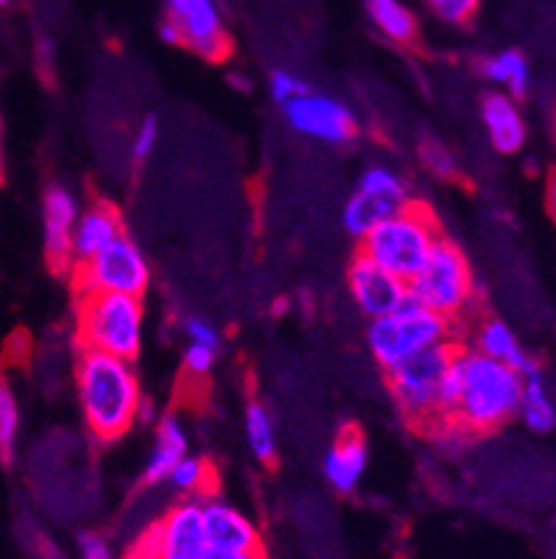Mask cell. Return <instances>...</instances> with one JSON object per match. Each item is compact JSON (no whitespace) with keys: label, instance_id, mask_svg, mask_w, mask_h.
<instances>
[{"label":"cell","instance_id":"cell-28","mask_svg":"<svg viewBox=\"0 0 556 559\" xmlns=\"http://www.w3.org/2000/svg\"><path fill=\"white\" fill-rule=\"evenodd\" d=\"M421 3L428 12L435 14L440 23L448 25L471 23L478 14V7H482V0H421Z\"/></svg>","mask_w":556,"mask_h":559},{"label":"cell","instance_id":"cell-26","mask_svg":"<svg viewBox=\"0 0 556 559\" xmlns=\"http://www.w3.org/2000/svg\"><path fill=\"white\" fill-rule=\"evenodd\" d=\"M20 431H23V406L17 388L9 376L0 373V462L17 460Z\"/></svg>","mask_w":556,"mask_h":559},{"label":"cell","instance_id":"cell-29","mask_svg":"<svg viewBox=\"0 0 556 559\" xmlns=\"http://www.w3.org/2000/svg\"><path fill=\"white\" fill-rule=\"evenodd\" d=\"M75 559H120L117 548L98 528H81L75 535Z\"/></svg>","mask_w":556,"mask_h":559},{"label":"cell","instance_id":"cell-2","mask_svg":"<svg viewBox=\"0 0 556 559\" xmlns=\"http://www.w3.org/2000/svg\"><path fill=\"white\" fill-rule=\"evenodd\" d=\"M73 390L81 424L100 445L122 440L140 424L145 412V390L131 359L79 348L73 365Z\"/></svg>","mask_w":556,"mask_h":559},{"label":"cell","instance_id":"cell-39","mask_svg":"<svg viewBox=\"0 0 556 559\" xmlns=\"http://www.w3.org/2000/svg\"><path fill=\"white\" fill-rule=\"evenodd\" d=\"M554 526H556V510H554Z\"/></svg>","mask_w":556,"mask_h":559},{"label":"cell","instance_id":"cell-18","mask_svg":"<svg viewBox=\"0 0 556 559\" xmlns=\"http://www.w3.org/2000/svg\"><path fill=\"white\" fill-rule=\"evenodd\" d=\"M192 437L187 420L178 412H162L153 426V443L142 465V485H165L178 460L190 454Z\"/></svg>","mask_w":556,"mask_h":559},{"label":"cell","instance_id":"cell-6","mask_svg":"<svg viewBox=\"0 0 556 559\" xmlns=\"http://www.w3.org/2000/svg\"><path fill=\"white\" fill-rule=\"evenodd\" d=\"M406 289L412 301L442 314L453 326L465 323L476 309L478 284L473 276V264L451 237L437 242L417 276L406 282Z\"/></svg>","mask_w":556,"mask_h":559},{"label":"cell","instance_id":"cell-8","mask_svg":"<svg viewBox=\"0 0 556 559\" xmlns=\"http://www.w3.org/2000/svg\"><path fill=\"white\" fill-rule=\"evenodd\" d=\"M70 278H73L75 296L81 293H120V296L145 298L153 282V271L151 259L145 257L140 242L131 240L129 234H120L104 251L75 264Z\"/></svg>","mask_w":556,"mask_h":559},{"label":"cell","instance_id":"cell-7","mask_svg":"<svg viewBox=\"0 0 556 559\" xmlns=\"http://www.w3.org/2000/svg\"><path fill=\"white\" fill-rule=\"evenodd\" d=\"M367 350L381 370H392L426 348L457 340V326L442 314L421 307L410 298L395 312L367 320Z\"/></svg>","mask_w":556,"mask_h":559},{"label":"cell","instance_id":"cell-33","mask_svg":"<svg viewBox=\"0 0 556 559\" xmlns=\"http://www.w3.org/2000/svg\"><path fill=\"white\" fill-rule=\"evenodd\" d=\"M545 215H548V221L556 226V170L548 173V179H545Z\"/></svg>","mask_w":556,"mask_h":559},{"label":"cell","instance_id":"cell-38","mask_svg":"<svg viewBox=\"0 0 556 559\" xmlns=\"http://www.w3.org/2000/svg\"><path fill=\"white\" fill-rule=\"evenodd\" d=\"M9 3H12V0H0V9H7Z\"/></svg>","mask_w":556,"mask_h":559},{"label":"cell","instance_id":"cell-34","mask_svg":"<svg viewBox=\"0 0 556 559\" xmlns=\"http://www.w3.org/2000/svg\"><path fill=\"white\" fill-rule=\"evenodd\" d=\"M122 559H165V557L156 551H151V548H142V546H137V543H131V546L122 551Z\"/></svg>","mask_w":556,"mask_h":559},{"label":"cell","instance_id":"cell-21","mask_svg":"<svg viewBox=\"0 0 556 559\" xmlns=\"http://www.w3.org/2000/svg\"><path fill=\"white\" fill-rule=\"evenodd\" d=\"M478 73L493 90L507 93L512 98H527L532 90V64H529L527 53L518 48H501L487 53L478 62Z\"/></svg>","mask_w":556,"mask_h":559},{"label":"cell","instance_id":"cell-22","mask_svg":"<svg viewBox=\"0 0 556 559\" xmlns=\"http://www.w3.org/2000/svg\"><path fill=\"white\" fill-rule=\"evenodd\" d=\"M365 12L370 25L398 48H412L421 34L415 9L406 0H365Z\"/></svg>","mask_w":556,"mask_h":559},{"label":"cell","instance_id":"cell-15","mask_svg":"<svg viewBox=\"0 0 556 559\" xmlns=\"http://www.w3.org/2000/svg\"><path fill=\"white\" fill-rule=\"evenodd\" d=\"M345 284H348L351 301L356 304V309H359L367 320L385 318V314L395 312L401 304L410 301L406 282L392 276L390 271H385V267L376 264L374 259H367L362 251H356L354 259L348 262Z\"/></svg>","mask_w":556,"mask_h":559},{"label":"cell","instance_id":"cell-35","mask_svg":"<svg viewBox=\"0 0 556 559\" xmlns=\"http://www.w3.org/2000/svg\"><path fill=\"white\" fill-rule=\"evenodd\" d=\"M0 173H3V117H0Z\"/></svg>","mask_w":556,"mask_h":559},{"label":"cell","instance_id":"cell-31","mask_svg":"<svg viewBox=\"0 0 556 559\" xmlns=\"http://www.w3.org/2000/svg\"><path fill=\"white\" fill-rule=\"evenodd\" d=\"M156 145H159V120L153 115H147L137 123L134 134H131V159L142 165V162L151 159Z\"/></svg>","mask_w":556,"mask_h":559},{"label":"cell","instance_id":"cell-30","mask_svg":"<svg viewBox=\"0 0 556 559\" xmlns=\"http://www.w3.org/2000/svg\"><path fill=\"white\" fill-rule=\"evenodd\" d=\"M306 90H309V86H306V81L300 79V75H295L293 70L275 68L268 79L270 98H273V104H279V106L289 104V100L298 98V95L306 93Z\"/></svg>","mask_w":556,"mask_h":559},{"label":"cell","instance_id":"cell-9","mask_svg":"<svg viewBox=\"0 0 556 559\" xmlns=\"http://www.w3.org/2000/svg\"><path fill=\"white\" fill-rule=\"evenodd\" d=\"M162 39L203 62H226L234 48L217 0H165Z\"/></svg>","mask_w":556,"mask_h":559},{"label":"cell","instance_id":"cell-5","mask_svg":"<svg viewBox=\"0 0 556 559\" xmlns=\"http://www.w3.org/2000/svg\"><path fill=\"white\" fill-rule=\"evenodd\" d=\"M459 343H440L387 370V388L398 415L410 426L435 435L442 426V381Z\"/></svg>","mask_w":556,"mask_h":559},{"label":"cell","instance_id":"cell-10","mask_svg":"<svg viewBox=\"0 0 556 559\" xmlns=\"http://www.w3.org/2000/svg\"><path fill=\"white\" fill-rule=\"evenodd\" d=\"M410 201H415L410 185H406V179L395 167H365L359 181H356L354 192H351V198L343 206V228L356 242H362L379 223L395 215Z\"/></svg>","mask_w":556,"mask_h":559},{"label":"cell","instance_id":"cell-13","mask_svg":"<svg viewBox=\"0 0 556 559\" xmlns=\"http://www.w3.org/2000/svg\"><path fill=\"white\" fill-rule=\"evenodd\" d=\"M84 201L64 181H50L43 192V248L56 273L73 271V231Z\"/></svg>","mask_w":556,"mask_h":559},{"label":"cell","instance_id":"cell-27","mask_svg":"<svg viewBox=\"0 0 556 559\" xmlns=\"http://www.w3.org/2000/svg\"><path fill=\"white\" fill-rule=\"evenodd\" d=\"M217 354L221 348L201 343H184L181 348V370L187 379H206L212 376L214 365H217Z\"/></svg>","mask_w":556,"mask_h":559},{"label":"cell","instance_id":"cell-17","mask_svg":"<svg viewBox=\"0 0 556 559\" xmlns=\"http://www.w3.org/2000/svg\"><path fill=\"white\" fill-rule=\"evenodd\" d=\"M482 126L489 145L501 156H514L527 148L529 142V120L523 115V106L518 98L507 93H487L482 98Z\"/></svg>","mask_w":556,"mask_h":559},{"label":"cell","instance_id":"cell-23","mask_svg":"<svg viewBox=\"0 0 556 559\" xmlns=\"http://www.w3.org/2000/svg\"><path fill=\"white\" fill-rule=\"evenodd\" d=\"M518 420L534 435H551L556 429V399L551 393L543 370L523 376V393H520Z\"/></svg>","mask_w":556,"mask_h":559},{"label":"cell","instance_id":"cell-4","mask_svg":"<svg viewBox=\"0 0 556 559\" xmlns=\"http://www.w3.org/2000/svg\"><path fill=\"white\" fill-rule=\"evenodd\" d=\"M442 237L446 234L435 210L423 201H410L395 215L379 223L365 240L356 242V251L374 259L401 282H412Z\"/></svg>","mask_w":556,"mask_h":559},{"label":"cell","instance_id":"cell-20","mask_svg":"<svg viewBox=\"0 0 556 559\" xmlns=\"http://www.w3.org/2000/svg\"><path fill=\"white\" fill-rule=\"evenodd\" d=\"M471 348L489 359L512 365V368L520 370L523 376L540 370V365L534 362L532 354L520 345L518 334H514L512 329H509L507 320L501 318H478L476 323H473Z\"/></svg>","mask_w":556,"mask_h":559},{"label":"cell","instance_id":"cell-1","mask_svg":"<svg viewBox=\"0 0 556 559\" xmlns=\"http://www.w3.org/2000/svg\"><path fill=\"white\" fill-rule=\"evenodd\" d=\"M523 373L459 345L442 381V426L468 437L493 435L518 420ZM437 429V431H440Z\"/></svg>","mask_w":556,"mask_h":559},{"label":"cell","instance_id":"cell-16","mask_svg":"<svg viewBox=\"0 0 556 559\" xmlns=\"http://www.w3.org/2000/svg\"><path fill=\"white\" fill-rule=\"evenodd\" d=\"M367 460H370V445H367L365 431L356 429V426L340 429V435L326 449L323 465H320L326 485L340 496L356 492L367 474Z\"/></svg>","mask_w":556,"mask_h":559},{"label":"cell","instance_id":"cell-11","mask_svg":"<svg viewBox=\"0 0 556 559\" xmlns=\"http://www.w3.org/2000/svg\"><path fill=\"white\" fill-rule=\"evenodd\" d=\"M140 546L165 559H198L206 548L201 498H178L153 523L134 537Z\"/></svg>","mask_w":556,"mask_h":559},{"label":"cell","instance_id":"cell-37","mask_svg":"<svg viewBox=\"0 0 556 559\" xmlns=\"http://www.w3.org/2000/svg\"><path fill=\"white\" fill-rule=\"evenodd\" d=\"M551 136H554V148H556V117H554V129H551Z\"/></svg>","mask_w":556,"mask_h":559},{"label":"cell","instance_id":"cell-12","mask_svg":"<svg viewBox=\"0 0 556 559\" xmlns=\"http://www.w3.org/2000/svg\"><path fill=\"white\" fill-rule=\"evenodd\" d=\"M282 115L295 134L323 142V145H345L359 131L351 106H345L334 95L315 93V90H306L298 98L284 104Z\"/></svg>","mask_w":556,"mask_h":559},{"label":"cell","instance_id":"cell-24","mask_svg":"<svg viewBox=\"0 0 556 559\" xmlns=\"http://www.w3.org/2000/svg\"><path fill=\"white\" fill-rule=\"evenodd\" d=\"M242 435L253 460L259 465H273L275 456H279V435H275L273 415L259 399H251L245 404Z\"/></svg>","mask_w":556,"mask_h":559},{"label":"cell","instance_id":"cell-3","mask_svg":"<svg viewBox=\"0 0 556 559\" xmlns=\"http://www.w3.org/2000/svg\"><path fill=\"white\" fill-rule=\"evenodd\" d=\"M147 332L145 298L120 293H81L75 298L79 348L137 362Z\"/></svg>","mask_w":556,"mask_h":559},{"label":"cell","instance_id":"cell-25","mask_svg":"<svg viewBox=\"0 0 556 559\" xmlns=\"http://www.w3.org/2000/svg\"><path fill=\"white\" fill-rule=\"evenodd\" d=\"M165 485H170V490H176L178 498H206L217 492L214 490V465L206 456H198L192 451L184 460H178Z\"/></svg>","mask_w":556,"mask_h":559},{"label":"cell","instance_id":"cell-36","mask_svg":"<svg viewBox=\"0 0 556 559\" xmlns=\"http://www.w3.org/2000/svg\"><path fill=\"white\" fill-rule=\"evenodd\" d=\"M242 559H273V557H270V554L264 551V548H262V551H257V554H248V557H242Z\"/></svg>","mask_w":556,"mask_h":559},{"label":"cell","instance_id":"cell-19","mask_svg":"<svg viewBox=\"0 0 556 559\" xmlns=\"http://www.w3.org/2000/svg\"><path fill=\"white\" fill-rule=\"evenodd\" d=\"M120 234H126V221L115 203L106 198L86 201L73 231V267L111 246Z\"/></svg>","mask_w":556,"mask_h":559},{"label":"cell","instance_id":"cell-14","mask_svg":"<svg viewBox=\"0 0 556 559\" xmlns=\"http://www.w3.org/2000/svg\"><path fill=\"white\" fill-rule=\"evenodd\" d=\"M201 504L209 548L226 554L232 559H242L248 554L262 551V528L242 507L223 498L221 492L201 498Z\"/></svg>","mask_w":556,"mask_h":559},{"label":"cell","instance_id":"cell-32","mask_svg":"<svg viewBox=\"0 0 556 559\" xmlns=\"http://www.w3.org/2000/svg\"><path fill=\"white\" fill-rule=\"evenodd\" d=\"M181 337L184 343H201V345H214V348H221L223 337L221 329L214 326L212 320L201 318V314H184L181 318Z\"/></svg>","mask_w":556,"mask_h":559}]
</instances>
